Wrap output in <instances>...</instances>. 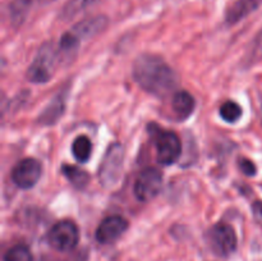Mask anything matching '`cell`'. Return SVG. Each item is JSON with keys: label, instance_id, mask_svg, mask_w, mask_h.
I'll return each instance as SVG.
<instances>
[{"label": "cell", "instance_id": "obj_1", "mask_svg": "<svg viewBox=\"0 0 262 261\" xmlns=\"http://www.w3.org/2000/svg\"><path fill=\"white\" fill-rule=\"evenodd\" d=\"M133 77L141 89L159 97L170 94L178 84L176 72L154 54H142L136 59Z\"/></svg>", "mask_w": 262, "mask_h": 261}, {"label": "cell", "instance_id": "obj_2", "mask_svg": "<svg viewBox=\"0 0 262 261\" xmlns=\"http://www.w3.org/2000/svg\"><path fill=\"white\" fill-rule=\"evenodd\" d=\"M58 63V50L53 42H46L38 50L35 60L27 69L26 77L32 83H45L54 74Z\"/></svg>", "mask_w": 262, "mask_h": 261}, {"label": "cell", "instance_id": "obj_3", "mask_svg": "<svg viewBox=\"0 0 262 261\" xmlns=\"http://www.w3.org/2000/svg\"><path fill=\"white\" fill-rule=\"evenodd\" d=\"M123 158L124 151L120 143H113L107 148L99 170L100 183L105 188H112L119 182L123 171Z\"/></svg>", "mask_w": 262, "mask_h": 261}, {"label": "cell", "instance_id": "obj_4", "mask_svg": "<svg viewBox=\"0 0 262 261\" xmlns=\"http://www.w3.org/2000/svg\"><path fill=\"white\" fill-rule=\"evenodd\" d=\"M49 245L56 251L68 252L79 242L78 227L71 220H61L54 224L48 233Z\"/></svg>", "mask_w": 262, "mask_h": 261}, {"label": "cell", "instance_id": "obj_5", "mask_svg": "<svg viewBox=\"0 0 262 261\" xmlns=\"http://www.w3.org/2000/svg\"><path fill=\"white\" fill-rule=\"evenodd\" d=\"M207 241L211 250L220 257H228L237 250V234L227 223H217L207 233Z\"/></svg>", "mask_w": 262, "mask_h": 261}, {"label": "cell", "instance_id": "obj_6", "mask_svg": "<svg viewBox=\"0 0 262 261\" xmlns=\"http://www.w3.org/2000/svg\"><path fill=\"white\" fill-rule=\"evenodd\" d=\"M156 160L161 165H171L177 163L182 155V141L178 135L171 130L155 132Z\"/></svg>", "mask_w": 262, "mask_h": 261}, {"label": "cell", "instance_id": "obj_7", "mask_svg": "<svg viewBox=\"0 0 262 261\" xmlns=\"http://www.w3.org/2000/svg\"><path fill=\"white\" fill-rule=\"evenodd\" d=\"M163 188V174L155 168H146L137 176L133 192L138 201L148 202L155 199Z\"/></svg>", "mask_w": 262, "mask_h": 261}, {"label": "cell", "instance_id": "obj_8", "mask_svg": "<svg viewBox=\"0 0 262 261\" xmlns=\"http://www.w3.org/2000/svg\"><path fill=\"white\" fill-rule=\"evenodd\" d=\"M41 177V165L36 159L26 158L20 160L12 170L13 183L20 189H30Z\"/></svg>", "mask_w": 262, "mask_h": 261}, {"label": "cell", "instance_id": "obj_9", "mask_svg": "<svg viewBox=\"0 0 262 261\" xmlns=\"http://www.w3.org/2000/svg\"><path fill=\"white\" fill-rule=\"evenodd\" d=\"M128 229V222L120 215L107 216L100 223L96 229V241L101 245H110L115 242L125 230Z\"/></svg>", "mask_w": 262, "mask_h": 261}, {"label": "cell", "instance_id": "obj_10", "mask_svg": "<svg viewBox=\"0 0 262 261\" xmlns=\"http://www.w3.org/2000/svg\"><path fill=\"white\" fill-rule=\"evenodd\" d=\"M107 26V18L105 15H96V17L87 18V19L81 20L77 23L73 28L72 32L76 35L79 40L83 38L94 37L99 32H101L105 27Z\"/></svg>", "mask_w": 262, "mask_h": 261}, {"label": "cell", "instance_id": "obj_11", "mask_svg": "<svg viewBox=\"0 0 262 261\" xmlns=\"http://www.w3.org/2000/svg\"><path fill=\"white\" fill-rule=\"evenodd\" d=\"M262 4V0H235L227 9L225 19L229 25H234L247 17Z\"/></svg>", "mask_w": 262, "mask_h": 261}, {"label": "cell", "instance_id": "obj_12", "mask_svg": "<svg viewBox=\"0 0 262 261\" xmlns=\"http://www.w3.org/2000/svg\"><path fill=\"white\" fill-rule=\"evenodd\" d=\"M194 101L193 96L187 91H177L173 96V101H171V107L176 114L177 119L186 120L192 115L194 110Z\"/></svg>", "mask_w": 262, "mask_h": 261}, {"label": "cell", "instance_id": "obj_13", "mask_svg": "<svg viewBox=\"0 0 262 261\" xmlns=\"http://www.w3.org/2000/svg\"><path fill=\"white\" fill-rule=\"evenodd\" d=\"M64 102H66V100H64V97L61 96L60 94L56 99H54L53 101L50 102V105H49L45 110H43V113L40 115V118H38V123H41V124L43 125L54 124V123L63 115Z\"/></svg>", "mask_w": 262, "mask_h": 261}, {"label": "cell", "instance_id": "obj_14", "mask_svg": "<svg viewBox=\"0 0 262 261\" xmlns=\"http://www.w3.org/2000/svg\"><path fill=\"white\" fill-rule=\"evenodd\" d=\"M61 173H63V176L71 182L72 186L77 189L86 188V186L90 182L89 173L82 170V169H79L78 166L64 164V165L61 166Z\"/></svg>", "mask_w": 262, "mask_h": 261}, {"label": "cell", "instance_id": "obj_15", "mask_svg": "<svg viewBox=\"0 0 262 261\" xmlns=\"http://www.w3.org/2000/svg\"><path fill=\"white\" fill-rule=\"evenodd\" d=\"M32 0H12L8 5L9 10V18L13 26H20L25 22L28 12H30Z\"/></svg>", "mask_w": 262, "mask_h": 261}, {"label": "cell", "instance_id": "obj_16", "mask_svg": "<svg viewBox=\"0 0 262 261\" xmlns=\"http://www.w3.org/2000/svg\"><path fill=\"white\" fill-rule=\"evenodd\" d=\"M92 153V143L87 136L82 135L78 136L76 140L73 141L72 145V154H73L74 159L79 163H86L89 159L91 158Z\"/></svg>", "mask_w": 262, "mask_h": 261}, {"label": "cell", "instance_id": "obj_17", "mask_svg": "<svg viewBox=\"0 0 262 261\" xmlns=\"http://www.w3.org/2000/svg\"><path fill=\"white\" fill-rule=\"evenodd\" d=\"M220 113V117L228 123H235L237 120L241 119L242 117L243 112H242V107L238 102L235 101H225L224 104L220 106L219 109Z\"/></svg>", "mask_w": 262, "mask_h": 261}, {"label": "cell", "instance_id": "obj_18", "mask_svg": "<svg viewBox=\"0 0 262 261\" xmlns=\"http://www.w3.org/2000/svg\"><path fill=\"white\" fill-rule=\"evenodd\" d=\"M4 261H33V257L27 246L15 245L5 252Z\"/></svg>", "mask_w": 262, "mask_h": 261}, {"label": "cell", "instance_id": "obj_19", "mask_svg": "<svg viewBox=\"0 0 262 261\" xmlns=\"http://www.w3.org/2000/svg\"><path fill=\"white\" fill-rule=\"evenodd\" d=\"M96 0H69L66 4V7H64L61 14H63L64 18H71L76 15L81 9H84L89 5L94 4Z\"/></svg>", "mask_w": 262, "mask_h": 261}, {"label": "cell", "instance_id": "obj_20", "mask_svg": "<svg viewBox=\"0 0 262 261\" xmlns=\"http://www.w3.org/2000/svg\"><path fill=\"white\" fill-rule=\"evenodd\" d=\"M239 169L242 170L243 174H246V176L248 177H253L256 174V171H257L255 164H253L250 159L245 158L239 159Z\"/></svg>", "mask_w": 262, "mask_h": 261}, {"label": "cell", "instance_id": "obj_21", "mask_svg": "<svg viewBox=\"0 0 262 261\" xmlns=\"http://www.w3.org/2000/svg\"><path fill=\"white\" fill-rule=\"evenodd\" d=\"M252 211H253V216H255V219L262 224V201L253 202Z\"/></svg>", "mask_w": 262, "mask_h": 261}, {"label": "cell", "instance_id": "obj_22", "mask_svg": "<svg viewBox=\"0 0 262 261\" xmlns=\"http://www.w3.org/2000/svg\"><path fill=\"white\" fill-rule=\"evenodd\" d=\"M260 115H261V122H262V96H261V107H260Z\"/></svg>", "mask_w": 262, "mask_h": 261}]
</instances>
